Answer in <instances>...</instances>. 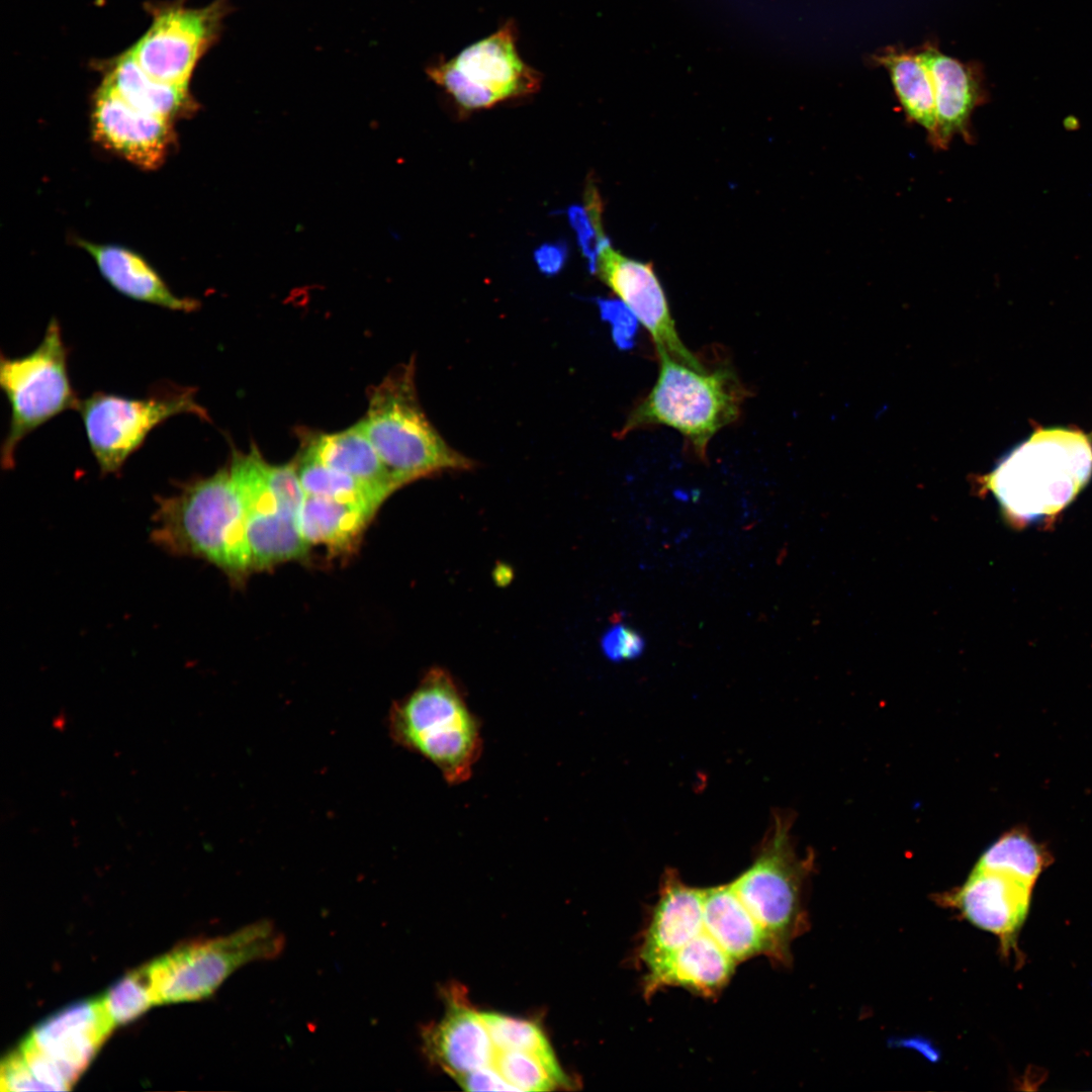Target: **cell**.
Wrapping results in <instances>:
<instances>
[{
  "label": "cell",
  "instance_id": "18",
  "mask_svg": "<svg viewBox=\"0 0 1092 1092\" xmlns=\"http://www.w3.org/2000/svg\"><path fill=\"white\" fill-rule=\"evenodd\" d=\"M736 965L704 929L678 949L645 967L644 995L650 997L663 987H680L712 998L727 986Z\"/></svg>",
  "mask_w": 1092,
  "mask_h": 1092
},
{
  "label": "cell",
  "instance_id": "3",
  "mask_svg": "<svg viewBox=\"0 0 1092 1092\" xmlns=\"http://www.w3.org/2000/svg\"><path fill=\"white\" fill-rule=\"evenodd\" d=\"M656 381L630 412L617 436L654 426L677 431L700 460L712 438L734 423L748 395L736 374L726 368H695L660 356Z\"/></svg>",
  "mask_w": 1092,
  "mask_h": 1092
},
{
  "label": "cell",
  "instance_id": "29",
  "mask_svg": "<svg viewBox=\"0 0 1092 1092\" xmlns=\"http://www.w3.org/2000/svg\"><path fill=\"white\" fill-rule=\"evenodd\" d=\"M496 1051H520L538 1057L562 1085L567 1077L560 1069L551 1045L541 1027L533 1021L517 1019L493 1012H481Z\"/></svg>",
  "mask_w": 1092,
  "mask_h": 1092
},
{
  "label": "cell",
  "instance_id": "6",
  "mask_svg": "<svg viewBox=\"0 0 1092 1092\" xmlns=\"http://www.w3.org/2000/svg\"><path fill=\"white\" fill-rule=\"evenodd\" d=\"M792 817L774 816L751 866L732 885L766 934L775 963H791V945L807 928L803 890L812 855L798 856L791 835Z\"/></svg>",
  "mask_w": 1092,
  "mask_h": 1092
},
{
  "label": "cell",
  "instance_id": "30",
  "mask_svg": "<svg viewBox=\"0 0 1092 1092\" xmlns=\"http://www.w3.org/2000/svg\"><path fill=\"white\" fill-rule=\"evenodd\" d=\"M101 998L115 1026L140 1017L157 1004L148 964L128 972Z\"/></svg>",
  "mask_w": 1092,
  "mask_h": 1092
},
{
  "label": "cell",
  "instance_id": "36",
  "mask_svg": "<svg viewBox=\"0 0 1092 1092\" xmlns=\"http://www.w3.org/2000/svg\"><path fill=\"white\" fill-rule=\"evenodd\" d=\"M534 259L544 275H555L566 263L567 247L563 242L543 244L534 252Z\"/></svg>",
  "mask_w": 1092,
  "mask_h": 1092
},
{
  "label": "cell",
  "instance_id": "35",
  "mask_svg": "<svg viewBox=\"0 0 1092 1092\" xmlns=\"http://www.w3.org/2000/svg\"><path fill=\"white\" fill-rule=\"evenodd\" d=\"M467 1091H519L494 1065L482 1067L454 1078Z\"/></svg>",
  "mask_w": 1092,
  "mask_h": 1092
},
{
  "label": "cell",
  "instance_id": "32",
  "mask_svg": "<svg viewBox=\"0 0 1092 1092\" xmlns=\"http://www.w3.org/2000/svg\"><path fill=\"white\" fill-rule=\"evenodd\" d=\"M602 203L594 187L588 188L584 205H571L567 209L570 225L574 230L579 248L595 273L602 251L610 246L601 222Z\"/></svg>",
  "mask_w": 1092,
  "mask_h": 1092
},
{
  "label": "cell",
  "instance_id": "16",
  "mask_svg": "<svg viewBox=\"0 0 1092 1092\" xmlns=\"http://www.w3.org/2000/svg\"><path fill=\"white\" fill-rule=\"evenodd\" d=\"M92 128L103 147L148 170L164 162L172 142L170 120L132 107L104 83L95 97Z\"/></svg>",
  "mask_w": 1092,
  "mask_h": 1092
},
{
  "label": "cell",
  "instance_id": "21",
  "mask_svg": "<svg viewBox=\"0 0 1092 1092\" xmlns=\"http://www.w3.org/2000/svg\"><path fill=\"white\" fill-rule=\"evenodd\" d=\"M704 928L736 964L761 954L770 959L766 934L732 883L705 889Z\"/></svg>",
  "mask_w": 1092,
  "mask_h": 1092
},
{
  "label": "cell",
  "instance_id": "26",
  "mask_svg": "<svg viewBox=\"0 0 1092 1092\" xmlns=\"http://www.w3.org/2000/svg\"><path fill=\"white\" fill-rule=\"evenodd\" d=\"M297 518L283 509L246 514L252 570L306 557L309 546L301 536Z\"/></svg>",
  "mask_w": 1092,
  "mask_h": 1092
},
{
  "label": "cell",
  "instance_id": "2",
  "mask_svg": "<svg viewBox=\"0 0 1092 1092\" xmlns=\"http://www.w3.org/2000/svg\"><path fill=\"white\" fill-rule=\"evenodd\" d=\"M1092 474V441L1079 430L1038 429L984 477L1013 526L1051 521Z\"/></svg>",
  "mask_w": 1092,
  "mask_h": 1092
},
{
  "label": "cell",
  "instance_id": "20",
  "mask_svg": "<svg viewBox=\"0 0 1092 1092\" xmlns=\"http://www.w3.org/2000/svg\"><path fill=\"white\" fill-rule=\"evenodd\" d=\"M78 243L93 258L104 279L124 296L173 311L191 312L199 307L196 299L176 295L134 252L115 245L83 240Z\"/></svg>",
  "mask_w": 1092,
  "mask_h": 1092
},
{
  "label": "cell",
  "instance_id": "17",
  "mask_svg": "<svg viewBox=\"0 0 1092 1092\" xmlns=\"http://www.w3.org/2000/svg\"><path fill=\"white\" fill-rule=\"evenodd\" d=\"M704 896L705 889L688 886L674 870L664 872L658 900L638 949V960L644 967L704 931Z\"/></svg>",
  "mask_w": 1092,
  "mask_h": 1092
},
{
  "label": "cell",
  "instance_id": "31",
  "mask_svg": "<svg viewBox=\"0 0 1092 1092\" xmlns=\"http://www.w3.org/2000/svg\"><path fill=\"white\" fill-rule=\"evenodd\" d=\"M494 1067L519 1091H549L560 1084L536 1056L520 1051H496Z\"/></svg>",
  "mask_w": 1092,
  "mask_h": 1092
},
{
  "label": "cell",
  "instance_id": "34",
  "mask_svg": "<svg viewBox=\"0 0 1092 1092\" xmlns=\"http://www.w3.org/2000/svg\"><path fill=\"white\" fill-rule=\"evenodd\" d=\"M602 317L612 324L613 336L620 347L630 345L631 323L636 318L620 300L599 299L597 300Z\"/></svg>",
  "mask_w": 1092,
  "mask_h": 1092
},
{
  "label": "cell",
  "instance_id": "11",
  "mask_svg": "<svg viewBox=\"0 0 1092 1092\" xmlns=\"http://www.w3.org/2000/svg\"><path fill=\"white\" fill-rule=\"evenodd\" d=\"M231 8L228 0H216L200 9L163 8L130 53L152 78L187 87L195 65L217 39Z\"/></svg>",
  "mask_w": 1092,
  "mask_h": 1092
},
{
  "label": "cell",
  "instance_id": "8",
  "mask_svg": "<svg viewBox=\"0 0 1092 1092\" xmlns=\"http://www.w3.org/2000/svg\"><path fill=\"white\" fill-rule=\"evenodd\" d=\"M69 350L59 321L52 317L40 343L20 357L0 358V385L10 419L1 446V463L11 468L21 441L62 413L78 411L80 399L68 370Z\"/></svg>",
  "mask_w": 1092,
  "mask_h": 1092
},
{
  "label": "cell",
  "instance_id": "22",
  "mask_svg": "<svg viewBox=\"0 0 1092 1092\" xmlns=\"http://www.w3.org/2000/svg\"><path fill=\"white\" fill-rule=\"evenodd\" d=\"M303 449L327 466L367 484L385 499L399 488L360 423L333 434L308 435Z\"/></svg>",
  "mask_w": 1092,
  "mask_h": 1092
},
{
  "label": "cell",
  "instance_id": "15",
  "mask_svg": "<svg viewBox=\"0 0 1092 1092\" xmlns=\"http://www.w3.org/2000/svg\"><path fill=\"white\" fill-rule=\"evenodd\" d=\"M917 52L933 84L937 150H946L956 136L972 144V115L988 97L981 66L944 54L934 41L923 43Z\"/></svg>",
  "mask_w": 1092,
  "mask_h": 1092
},
{
  "label": "cell",
  "instance_id": "19",
  "mask_svg": "<svg viewBox=\"0 0 1092 1092\" xmlns=\"http://www.w3.org/2000/svg\"><path fill=\"white\" fill-rule=\"evenodd\" d=\"M449 1003L445 1016L423 1032L429 1058L453 1078L493 1065L496 1050L480 1013L455 999Z\"/></svg>",
  "mask_w": 1092,
  "mask_h": 1092
},
{
  "label": "cell",
  "instance_id": "5",
  "mask_svg": "<svg viewBox=\"0 0 1092 1092\" xmlns=\"http://www.w3.org/2000/svg\"><path fill=\"white\" fill-rule=\"evenodd\" d=\"M391 738L431 761L449 785L467 781L482 748L480 725L453 676L430 669L388 715Z\"/></svg>",
  "mask_w": 1092,
  "mask_h": 1092
},
{
  "label": "cell",
  "instance_id": "33",
  "mask_svg": "<svg viewBox=\"0 0 1092 1092\" xmlns=\"http://www.w3.org/2000/svg\"><path fill=\"white\" fill-rule=\"evenodd\" d=\"M644 646V639L637 631L621 624L609 629L602 638L605 655L614 661L638 657Z\"/></svg>",
  "mask_w": 1092,
  "mask_h": 1092
},
{
  "label": "cell",
  "instance_id": "25",
  "mask_svg": "<svg viewBox=\"0 0 1092 1092\" xmlns=\"http://www.w3.org/2000/svg\"><path fill=\"white\" fill-rule=\"evenodd\" d=\"M104 84L132 107L167 120L193 106L187 87L152 78L130 52L117 59Z\"/></svg>",
  "mask_w": 1092,
  "mask_h": 1092
},
{
  "label": "cell",
  "instance_id": "10",
  "mask_svg": "<svg viewBox=\"0 0 1092 1092\" xmlns=\"http://www.w3.org/2000/svg\"><path fill=\"white\" fill-rule=\"evenodd\" d=\"M426 73L464 111L532 95L542 82L541 73L520 55L513 19L455 56L429 66Z\"/></svg>",
  "mask_w": 1092,
  "mask_h": 1092
},
{
  "label": "cell",
  "instance_id": "14",
  "mask_svg": "<svg viewBox=\"0 0 1092 1092\" xmlns=\"http://www.w3.org/2000/svg\"><path fill=\"white\" fill-rule=\"evenodd\" d=\"M114 1027L98 997L54 1013L23 1040L52 1061L73 1086Z\"/></svg>",
  "mask_w": 1092,
  "mask_h": 1092
},
{
  "label": "cell",
  "instance_id": "27",
  "mask_svg": "<svg viewBox=\"0 0 1092 1092\" xmlns=\"http://www.w3.org/2000/svg\"><path fill=\"white\" fill-rule=\"evenodd\" d=\"M1052 855L1025 828L1016 827L1002 834L979 858L976 867L1010 874L1035 885Z\"/></svg>",
  "mask_w": 1092,
  "mask_h": 1092
},
{
  "label": "cell",
  "instance_id": "13",
  "mask_svg": "<svg viewBox=\"0 0 1092 1092\" xmlns=\"http://www.w3.org/2000/svg\"><path fill=\"white\" fill-rule=\"evenodd\" d=\"M1034 885L975 867L965 884L941 899L972 924L996 935L1008 952L1025 922Z\"/></svg>",
  "mask_w": 1092,
  "mask_h": 1092
},
{
  "label": "cell",
  "instance_id": "1",
  "mask_svg": "<svg viewBox=\"0 0 1092 1092\" xmlns=\"http://www.w3.org/2000/svg\"><path fill=\"white\" fill-rule=\"evenodd\" d=\"M157 504L151 536L162 549L204 559L235 581L251 572L246 510L230 463L180 483Z\"/></svg>",
  "mask_w": 1092,
  "mask_h": 1092
},
{
  "label": "cell",
  "instance_id": "23",
  "mask_svg": "<svg viewBox=\"0 0 1092 1092\" xmlns=\"http://www.w3.org/2000/svg\"><path fill=\"white\" fill-rule=\"evenodd\" d=\"M872 60L888 72L906 120L924 129L930 146L937 150L934 89L917 49L889 47Z\"/></svg>",
  "mask_w": 1092,
  "mask_h": 1092
},
{
  "label": "cell",
  "instance_id": "12",
  "mask_svg": "<svg viewBox=\"0 0 1092 1092\" xmlns=\"http://www.w3.org/2000/svg\"><path fill=\"white\" fill-rule=\"evenodd\" d=\"M595 273L648 332L657 357L668 356L695 368H705L679 338L665 292L651 263L626 257L610 245L602 251Z\"/></svg>",
  "mask_w": 1092,
  "mask_h": 1092
},
{
  "label": "cell",
  "instance_id": "24",
  "mask_svg": "<svg viewBox=\"0 0 1092 1092\" xmlns=\"http://www.w3.org/2000/svg\"><path fill=\"white\" fill-rule=\"evenodd\" d=\"M372 517L353 504L306 494L297 523L308 546L323 545L342 554L356 549Z\"/></svg>",
  "mask_w": 1092,
  "mask_h": 1092
},
{
  "label": "cell",
  "instance_id": "9",
  "mask_svg": "<svg viewBox=\"0 0 1092 1092\" xmlns=\"http://www.w3.org/2000/svg\"><path fill=\"white\" fill-rule=\"evenodd\" d=\"M86 438L102 474L118 473L158 426L178 415L209 420L196 389L161 383L145 397L96 391L78 408Z\"/></svg>",
  "mask_w": 1092,
  "mask_h": 1092
},
{
  "label": "cell",
  "instance_id": "28",
  "mask_svg": "<svg viewBox=\"0 0 1092 1092\" xmlns=\"http://www.w3.org/2000/svg\"><path fill=\"white\" fill-rule=\"evenodd\" d=\"M295 465L301 486L307 495L353 504L372 515L385 500L367 484L327 466L304 449Z\"/></svg>",
  "mask_w": 1092,
  "mask_h": 1092
},
{
  "label": "cell",
  "instance_id": "4",
  "mask_svg": "<svg viewBox=\"0 0 1092 1092\" xmlns=\"http://www.w3.org/2000/svg\"><path fill=\"white\" fill-rule=\"evenodd\" d=\"M414 359L372 387L366 416L359 423L398 487L447 471L470 470L475 463L452 448L423 411Z\"/></svg>",
  "mask_w": 1092,
  "mask_h": 1092
},
{
  "label": "cell",
  "instance_id": "7",
  "mask_svg": "<svg viewBox=\"0 0 1092 1092\" xmlns=\"http://www.w3.org/2000/svg\"><path fill=\"white\" fill-rule=\"evenodd\" d=\"M284 945L282 932L267 919L180 944L148 964L156 1003L204 999L243 966L276 959Z\"/></svg>",
  "mask_w": 1092,
  "mask_h": 1092
}]
</instances>
